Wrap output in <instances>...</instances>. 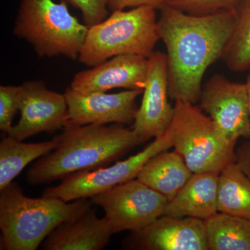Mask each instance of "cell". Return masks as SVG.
Segmentation results:
<instances>
[{
  "label": "cell",
  "instance_id": "ba28073f",
  "mask_svg": "<svg viewBox=\"0 0 250 250\" xmlns=\"http://www.w3.org/2000/svg\"><path fill=\"white\" fill-rule=\"evenodd\" d=\"M90 202L103 208L116 233L146 228L164 215L168 200L135 179L90 197Z\"/></svg>",
  "mask_w": 250,
  "mask_h": 250
},
{
  "label": "cell",
  "instance_id": "e0dca14e",
  "mask_svg": "<svg viewBox=\"0 0 250 250\" xmlns=\"http://www.w3.org/2000/svg\"><path fill=\"white\" fill-rule=\"evenodd\" d=\"M182 156L175 149L164 151L152 157L137 179L170 201L192 175Z\"/></svg>",
  "mask_w": 250,
  "mask_h": 250
},
{
  "label": "cell",
  "instance_id": "7402d4cb",
  "mask_svg": "<svg viewBox=\"0 0 250 250\" xmlns=\"http://www.w3.org/2000/svg\"><path fill=\"white\" fill-rule=\"evenodd\" d=\"M244 0H171L167 5L191 16H202L235 11Z\"/></svg>",
  "mask_w": 250,
  "mask_h": 250
},
{
  "label": "cell",
  "instance_id": "3957f363",
  "mask_svg": "<svg viewBox=\"0 0 250 250\" xmlns=\"http://www.w3.org/2000/svg\"><path fill=\"white\" fill-rule=\"evenodd\" d=\"M91 206L87 198L65 202L27 197L13 182L0 190L1 250H36L61 224L78 218Z\"/></svg>",
  "mask_w": 250,
  "mask_h": 250
},
{
  "label": "cell",
  "instance_id": "ac0fdd59",
  "mask_svg": "<svg viewBox=\"0 0 250 250\" xmlns=\"http://www.w3.org/2000/svg\"><path fill=\"white\" fill-rule=\"evenodd\" d=\"M58 143L57 136L52 141L36 143H24L4 136L0 143V190L12 183L33 161L54 150Z\"/></svg>",
  "mask_w": 250,
  "mask_h": 250
},
{
  "label": "cell",
  "instance_id": "4316f807",
  "mask_svg": "<svg viewBox=\"0 0 250 250\" xmlns=\"http://www.w3.org/2000/svg\"><path fill=\"white\" fill-rule=\"evenodd\" d=\"M246 90H247V96H248V108H249V114H250V72L247 78V82L246 83Z\"/></svg>",
  "mask_w": 250,
  "mask_h": 250
},
{
  "label": "cell",
  "instance_id": "7c38bea8",
  "mask_svg": "<svg viewBox=\"0 0 250 250\" xmlns=\"http://www.w3.org/2000/svg\"><path fill=\"white\" fill-rule=\"evenodd\" d=\"M122 249L208 250L205 221L162 215L146 228L131 231Z\"/></svg>",
  "mask_w": 250,
  "mask_h": 250
},
{
  "label": "cell",
  "instance_id": "d4e9b609",
  "mask_svg": "<svg viewBox=\"0 0 250 250\" xmlns=\"http://www.w3.org/2000/svg\"><path fill=\"white\" fill-rule=\"evenodd\" d=\"M170 1L171 0H108V7L112 12L141 6H150L156 9H160Z\"/></svg>",
  "mask_w": 250,
  "mask_h": 250
},
{
  "label": "cell",
  "instance_id": "7a4b0ae2",
  "mask_svg": "<svg viewBox=\"0 0 250 250\" xmlns=\"http://www.w3.org/2000/svg\"><path fill=\"white\" fill-rule=\"evenodd\" d=\"M124 125L68 123L57 135V147L29 167L27 182L34 186L50 183L76 172L107 167L144 143Z\"/></svg>",
  "mask_w": 250,
  "mask_h": 250
},
{
  "label": "cell",
  "instance_id": "484cf974",
  "mask_svg": "<svg viewBox=\"0 0 250 250\" xmlns=\"http://www.w3.org/2000/svg\"><path fill=\"white\" fill-rule=\"evenodd\" d=\"M236 163L250 179V141L236 149Z\"/></svg>",
  "mask_w": 250,
  "mask_h": 250
},
{
  "label": "cell",
  "instance_id": "8992f818",
  "mask_svg": "<svg viewBox=\"0 0 250 250\" xmlns=\"http://www.w3.org/2000/svg\"><path fill=\"white\" fill-rule=\"evenodd\" d=\"M168 130L172 147L193 174H220L236 161V143L229 141L211 118L193 104L176 100Z\"/></svg>",
  "mask_w": 250,
  "mask_h": 250
},
{
  "label": "cell",
  "instance_id": "5bb4252c",
  "mask_svg": "<svg viewBox=\"0 0 250 250\" xmlns=\"http://www.w3.org/2000/svg\"><path fill=\"white\" fill-rule=\"evenodd\" d=\"M148 59L123 54L78 72L70 88L81 93H106L113 88L143 89L147 77Z\"/></svg>",
  "mask_w": 250,
  "mask_h": 250
},
{
  "label": "cell",
  "instance_id": "8fae6325",
  "mask_svg": "<svg viewBox=\"0 0 250 250\" xmlns=\"http://www.w3.org/2000/svg\"><path fill=\"white\" fill-rule=\"evenodd\" d=\"M147 59L148 70L143 100L132 127L143 142L164 134L168 129L174 116V107L167 98V54L156 51Z\"/></svg>",
  "mask_w": 250,
  "mask_h": 250
},
{
  "label": "cell",
  "instance_id": "6da1fadb",
  "mask_svg": "<svg viewBox=\"0 0 250 250\" xmlns=\"http://www.w3.org/2000/svg\"><path fill=\"white\" fill-rule=\"evenodd\" d=\"M158 31L167 49L169 95L195 104L206 70L223 58L236 24V11L191 16L166 4Z\"/></svg>",
  "mask_w": 250,
  "mask_h": 250
},
{
  "label": "cell",
  "instance_id": "277c9868",
  "mask_svg": "<svg viewBox=\"0 0 250 250\" xmlns=\"http://www.w3.org/2000/svg\"><path fill=\"white\" fill-rule=\"evenodd\" d=\"M156 9L141 6L113 11L103 22L88 27L78 60L93 67L123 54L148 58L160 40Z\"/></svg>",
  "mask_w": 250,
  "mask_h": 250
},
{
  "label": "cell",
  "instance_id": "44dd1931",
  "mask_svg": "<svg viewBox=\"0 0 250 250\" xmlns=\"http://www.w3.org/2000/svg\"><path fill=\"white\" fill-rule=\"evenodd\" d=\"M235 11L236 27L222 59L229 70L243 72L250 69V0Z\"/></svg>",
  "mask_w": 250,
  "mask_h": 250
},
{
  "label": "cell",
  "instance_id": "2e32d148",
  "mask_svg": "<svg viewBox=\"0 0 250 250\" xmlns=\"http://www.w3.org/2000/svg\"><path fill=\"white\" fill-rule=\"evenodd\" d=\"M219 174H192L187 183L168 202L164 215L207 220L218 213Z\"/></svg>",
  "mask_w": 250,
  "mask_h": 250
},
{
  "label": "cell",
  "instance_id": "9a60e30c",
  "mask_svg": "<svg viewBox=\"0 0 250 250\" xmlns=\"http://www.w3.org/2000/svg\"><path fill=\"white\" fill-rule=\"evenodd\" d=\"M113 230L106 218L88 208L78 218L61 224L41 244L45 250H101L109 243Z\"/></svg>",
  "mask_w": 250,
  "mask_h": 250
},
{
  "label": "cell",
  "instance_id": "30bf717a",
  "mask_svg": "<svg viewBox=\"0 0 250 250\" xmlns=\"http://www.w3.org/2000/svg\"><path fill=\"white\" fill-rule=\"evenodd\" d=\"M199 101L200 108L229 141L237 143L240 138H250L246 83H235L222 75H214L202 88Z\"/></svg>",
  "mask_w": 250,
  "mask_h": 250
},
{
  "label": "cell",
  "instance_id": "ffe728a7",
  "mask_svg": "<svg viewBox=\"0 0 250 250\" xmlns=\"http://www.w3.org/2000/svg\"><path fill=\"white\" fill-rule=\"evenodd\" d=\"M210 250H250V220L218 212L205 220Z\"/></svg>",
  "mask_w": 250,
  "mask_h": 250
},
{
  "label": "cell",
  "instance_id": "603a6c76",
  "mask_svg": "<svg viewBox=\"0 0 250 250\" xmlns=\"http://www.w3.org/2000/svg\"><path fill=\"white\" fill-rule=\"evenodd\" d=\"M20 85L0 86V129L7 134L18 111Z\"/></svg>",
  "mask_w": 250,
  "mask_h": 250
},
{
  "label": "cell",
  "instance_id": "4fadbf2b",
  "mask_svg": "<svg viewBox=\"0 0 250 250\" xmlns=\"http://www.w3.org/2000/svg\"><path fill=\"white\" fill-rule=\"evenodd\" d=\"M143 93V89H132L113 94L81 93L69 87L64 93L68 105L69 123L134 124L139 108L136 99Z\"/></svg>",
  "mask_w": 250,
  "mask_h": 250
},
{
  "label": "cell",
  "instance_id": "5b68a950",
  "mask_svg": "<svg viewBox=\"0 0 250 250\" xmlns=\"http://www.w3.org/2000/svg\"><path fill=\"white\" fill-rule=\"evenodd\" d=\"M88 30L70 14L64 0H22L14 34L30 44L40 58L62 55L76 60Z\"/></svg>",
  "mask_w": 250,
  "mask_h": 250
},
{
  "label": "cell",
  "instance_id": "52a82bcc",
  "mask_svg": "<svg viewBox=\"0 0 250 250\" xmlns=\"http://www.w3.org/2000/svg\"><path fill=\"white\" fill-rule=\"evenodd\" d=\"M171 147L172 138L167 129L135 155L111 166L67 176L62 179L59 185L44 190L42 196L61 199L65 202L95 196L137 178L148 161L156 154L169 150Z\"/></svg>",
  "mask_w": 250,
  "mask_h": 250
},
{
  "label": "cell",
  "instance_id": "d6986e66",
  "mask_svg": "<svg viewBox=\"0 0 250 250\" xmlns=\"http://www.w3.org/2000/svg\"><path fill=\"white\" fill-rule=\"evenodd\" d=\"M218 210L250 220V179L236 161L219 174Z\"/></svg>",
  "mask_w": 250,
  "mask_h": 250
},
{
  "label": "cell",
  "instance_id": "9c48e42d",
  "mask_svg": "<svg viewBox=\"0 0 250 250\" xmlns=\"http://www.w3.org/2000/svg\"><path fill=\"white\" fill-rule=\"evenodd\" d=\"M18 108L21 119L7 136L22 141L41 132H55L69 122L65 95L48 89L42 81H29L20 85Z\"/></svg>",
  "mask_w": 250,
  "mask_h": 250
},
{
  "label": "cell",
  "instance_id": "cb8c5ba5",
  "mask_svg": "<svg viewBox=\"0 0 250 250\" xmlns=\"http://www.w3.org/2000/svg\"><path fill=\"white\" fill-rule=\"evenodd\" d=\"M81 11L85 25L88 27L103 22L108 18V0H64Z\"/></svg>",
  "mask_w": 250,
  "mask_h": 250
}]
</instances>
